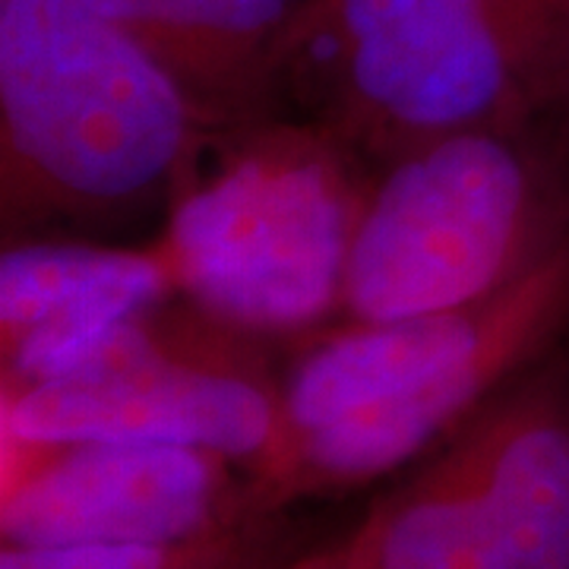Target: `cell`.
<instances>
[{
  "instance_id": "obj_4",
  "label": "cell",
  "mask_w": 569,
  "mask_h": 569,
  "mask_svg": "<svg viewBox=\"0 0 569 569\" xmlns=\"http://www.w3.org/2000/svg\"><path fill=\"white\" fill-rule=\"evenodd\" d=\"M361 200L326 142L276 133L183 190L162 253L216 320L298 329L339 310Z\"/></svg>"
},
{
  "instance_id": "obj_10",
  "label": "cell",
  "mask_w": 569,
  "mask_h": 569,
  "mask_svg": "<svg viewBox=\"0 0 569 569\" xmlns=\"http://www.w3.org/2000/svg\"><path fill=\"white\" fill-rule=\"evenodd\" d=\"M503 569H569V387L535 380L462 430Z\"/></svg>"
},
{
  "instance_id": "obj_12",
  "label": "cell",
  "mask_w": 569,
  "mask_h": 569,
  "mask_svg": "<svg viewBox=\"0 0 569 569\" xmlns=\"http://www.w3.org/2000/svg\"><path fill=\"white\" fill-rule=\"evenodd\" d=\"M346 550L355 569H503L466 440L392 493Z\"/></svg>"
},
{
  "instance_id": "obj_5",
  "label": "cell",
  "mask_w": 569,
  "mask_h": 569,
  "mask_svg": "<svg viewBox=\"0 0 569 569\" xmlns=\"http://www.w3.org/2000/svg\"><path fill=\"white\" fill-rule=\"evenodd\" d=\"M228 462L162 443L3 437V545H190L224 531Z\"/></svg>"
},
{
  "instance_id": "obj_9",
  "label": "cell",
  "mask_w": 569,
  "mask_h": 569,
  "mask_svg": "<svg viewBox=\"0 0 569 569\" xmlns=\"http://www.w3.org/2000/svg\"><path fill=\"white\" fill-rule=\"evenodd\" d=\"M567 257L569 234L538 257L519 279L475 305L355 326L310 351L284 389L282 437L276 452L295 437H305L358 408L408 392L443 373L449 365L512 323L553 282Z\"/></svg>"
},
{
  "instance_id": "obj_7",
  "label": "cell",
  "mask_w": 569,
  "mask_h": 569,
  "mask_svg": "<svg viewBox=\"0 0 569 569\" xmlns=\"http://www.w3.org/2000/svg\"><path fill=\"white\" fill-rule=\"evenodd\" d=\"M174 284L159 250L29 241L0 260L3 367L13 387L102 377L159 348L146 310ZM10 387V383H7Z\"/></svg>"
},
{
  "instance_id": "obj_8",
  "label": "cell",
  "mask_w": 569,
  "mask_h": 569,
  "mask_svg": "<svg viewBox=\"0 0 569 569\" xmlns=\"http://www.w3.org/2000/svg\"><path fill=\"white\" fill-rule=\"evenodd\" d=\"M569 320V257L553 282L485 346L468 351L421 387L358 408L332 425L284 443L263 468L282 493L310 488H351L406 466L443 433L481 411L493 389L545 351Z\"/></svg>"
},
{
  "instance_id": "obj_14",
  "label": "cell",
  "mask_w": 569,
  "mask_h": 569,
  "mask_svg": "<svg viewBox=\"0 0 569 569\" xmlns=\"http://www.w3.org/2000/svg\"><path fill=\"white\" fill-rule=\"evenodd\" d=\"M295 569H351V560H348V550L342 545V548L326 550L320 557H313L310 563H301V567Z\"/></svg>"
},
{
  "instance_id": "obj_6",
  "label": "cell",
  "mask_w": 569,
  "mask_h": 569,
  "mask_svg": "<svg viewBox=\"0 0 569 569\" xmlns=\"http://www.w3.org/2000/svg\"><path fill=\"white\" fill-rule=\"evenodd\" d=\"M3 437L41 447L162 443L266 466L282 437V402L234 367L164 346L102 377L7 387Z\"/></svg>"
},
{
  "instance_id": "obj_1",
  "label": "cell",
  "mask_w": 569,
  "mask_h": 569,
  "mask_svg": "<svg viewBox=\"0 0 569 569\" xmlns=\"http://www.w3.org/2000/svg\"><path fill=\"white\" fill-rule=\"evenodd\" d=\"M200 108L92 0H0L3 224L111 219L149 200Z\"/></svg>"
},
{
  "instance_id": "obj_13",
  "label": "cell",
  "mask_w": 569,
  "mask_h": 569,
  "mask_svg": "<svg viewBox=\"0 0 569 569\" xmlns=\"http://www.w3.org/2000/svg\"><path fill=\"white\" fill-rule=\"evenodd\" d=\"M228 553V535L190 545H3L0 569H219Z\"/></svg>"
},
{
  "instance_id": "obj_11",
  "label": "cell",
  "mask_w": 569,
  "mask_h": 569,
  "mask_svg": "<svg viewBox=\"0 0 569 569\" xmlns=\"http://www.w3.org/2000/svg\"><path fill=\"white\" fill-rule=\"evenodd\" d=\"M181 82L197 108L238 102L282 70L310 0H92Z\"/></svg>"
},
{
  "instance_id": "obj_3",
  "label": "cell",
  "mask_w": 569,
  "mask_h": 569,
  "mask_svg": "<svg viewBox=\"0 0 569 569\" xmlns=\"http://www.w3.org/2000/svg\"><path fill=\"white\" fill-rule=\"evenodd\" d=\"M567 234L519 127L411 142L361 200L339 313L367 326L475 305Z\"/></svg>"
},
{
  "instance_id": "obj_15",
  "label": "cell",
  "mask_w": 569,
  "mask_h": 569,
  "mask_svg": "<svg viewBox=\"0 0 569 569\" xmlns=\"http://www.w3.org/2000/svg\"><path fill=\"white\" fill-rule=\"evenodd\" d=\"M548 111H557V118H560V146H563V152H567V164H569V86L563 89V96L550 104Z\"/></svg>"
},
{
  "instance_id": "obj_2",
  "label": "cell",
  "mask_w": 569,
  "mask_h": 569,
  "mask_svg": "<svg viewBox=\"0 0 569 569\" xmlns=\"http://www.w3.org/2000/svg\"><path fill=\"white\" fill-rule=\"evenodd\" d=\"M323 63L367 140L522 127L569 86V0H310L284 51Z\"/></svg>"
}]
</instances>
